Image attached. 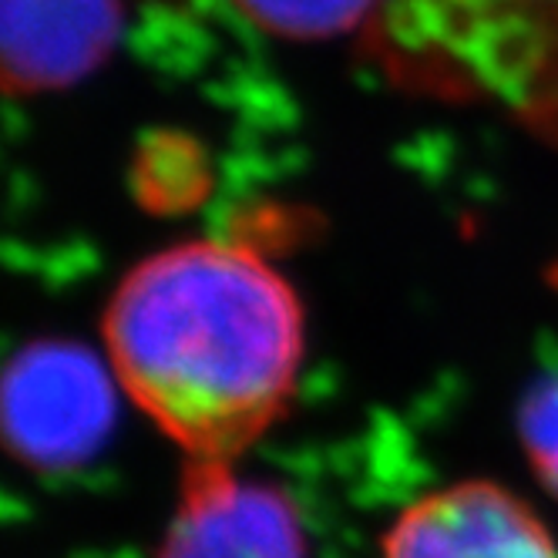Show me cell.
Instances as JSON below:
<instances>
[{"label":"cell","mask_w":558,"mask_h":558,"mask_svg":"<svg viewBox=\"0 0 558 558\" xmlns=\"http://www.w3.org/2000/svg\"><path fill=\"white\" fill-rule=\"evenodd\" d=\"M101 333L118 387L185 461H235L287 414L306 324L263 253L203 235L132 266Z\"/></svg>","instance_id":"6da1fadb"},{"label":"cell","mask_w":558,"mask_h":558,"mask_svg":"<svg viewBox=\"0 0 558 558\" xmlns=\"http://www.w3.org/2000/svg\"><path fill=\"white\" fill-rule=\"evenodd\" d=\"M384 54L408 77L514 108L558 92V0H387Z\"/></svg>","instance_id":"7a4b0ae2"},{"label":"cell","mask_w":558,"mask_h":558,"mask_svg":"<svg viewBox=\"0 0 558 558\" xmlns=\"http://www.w3.org/2000/svg\"><path fill=\"white\" fill-rule=\"evenodd\" d=\"M111 364L68 340L24 347L4 374V437L31 468L61 471L98 454L114 424Z\"/></svg>","instance_id":"3957f363"},{"label":"cell","mask_w":558,"mask_h":558,"mask_svg":"<svg viewBox=\"0 0 558 558\" xmlns=\"http://www.w3.org/2000/svg\"><path fill=\"white\" fill-rule=\"evenodd\" d=\"M158 558H310L293 498L235 461H189Z\"/></svg>","instance_id":"277c9868"},{"label":"cell","mask_w":558,"mask_h":558,"mask_svg":"<svg viewBox=\"0 0 558 558\" xmlns=\"http://www.w3.org/2000/svg\"><path fill=\"white\" fill-rule=\"evenodd\" d=\"M380 558H558V542L525 498L468 477L397 511Z\"/></svg>","instance_id":"5b68a950"},{"label":"cell","mask_w":558,"mask_h":558,"mask_svg":"<svg viewBox=\"0 0 558 558\" xmlns=\"http://www.w3.org/2000/svg\"><path fill=\"white\" fill-rule=\"evenodd\" d=\"M118 37V0H4L11 92H48L85 77Z\"/></svg>","instance_id":"8992f818"},{"label":"cell","mask_w":558,"mask_h":558,"mask_svg":"<svg viewBox=\"0 0 558 558\" xmlns=\"http://www.w3.org/2000/svg\"><path fill=\"white\" fill-rule=\"evenodd\" d=\"M250 24L287 41H327L377 24L387 0H232Z\"/></svg>","instance_id":"52a82bcc"},{"label":"cell","mask_w":558,"mask_h":558,"mask_svg":"<svg viewBox=\"0 0 558 558\" xmlns=\"http://www.w3.org/2000/svg\"><path fill=\"white\" fill-rule=\"evenodd\" d=\"M522 437L538 482L558 495V384L535 393V401L525 408Z\"/></svg>","instance_id":"ba28073f"}]
</instances>
